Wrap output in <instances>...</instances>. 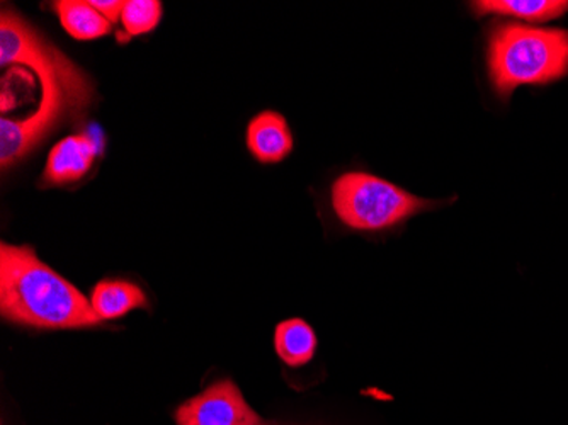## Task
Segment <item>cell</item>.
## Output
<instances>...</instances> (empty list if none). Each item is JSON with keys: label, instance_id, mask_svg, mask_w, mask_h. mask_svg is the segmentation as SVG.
Wrapping results in <instances>:
<instances>
[{"label": "cell", "instance_id": "1", "mask_svg": "<svg viewBox=\"0 0 568 425\" xmlns=\"http://www.w3.org/2000/svg\"><path fill=\"white\" fill-rule=\"evenodd\" d=\"M0 63L28 67L41 84V101L31 117L0 121V168L6 171L30 155L63 118L81 117L94 89L72 60L11 9L0 16Z\"/></svg>", "mask_w": 568, "mask_h": 425}, {"label": "cell", "instance_id": "2", "mask_svg": "<svg viewBox=\"0 0 568 425\" xmlns=\"http://www.w3.org/2000/svg\"><path fill=\"white\" fill-rule=\"evenodd\" d=\"M0 315L41 331L98 327L91 300L44 264L30 245H0Z\"/></svg>", "mask_w": 568, "mask_h": 425}, {"label": "cell", "instance_id": "3", "mask_svg": "<svg viewBox=\"0 0 568 425\" xmlns=\"http://www.w3.org/2000/svg\"><path fill=\"white\" fill-rule=\"evenodd\" d=\"M488 77L504 101L521 85H545L568 75V31L499 22L488 34Z\"/></svg>", "mask_w": 568, "mask_h": 425}, {"label": "cell", "instance_id": "4", "mask_svg": "<svg viewBox=\"0 0 568 425\" xmlns=\"http://www.w3.org/2000/svg\"><path fill=\"white\" fill-rule=\"evenodd\" d=\"M331 201L337 219L361 232L392 229L423 211L446 204V201L424 200L394 182L359 171L335 179Z\"/></svg>", "mask_w": 568, "mask_h": 425}, {"label": "cell", "instance_id": "5", "mask_svg": "<svg viewBox=\"0 0 568 425\" xmlns=\"http://www.w3.org/2000/svg\"><path fill=\"white\" fill-rule=\"evenodd\" d=\"M174 418L178 425H257L261 422L232 380H220L179 405Z\"/></svg>", "mask_w": 568, "mask_h": 425}, {"label": "cell", "instance_id": "6", "mask_svg": "<svg viewBox=\"0 0 568 425\" xmlns=\"http://www.w3.org/2000/svg\"><path fill=\"white\" fill-rule=\"evenodd\" d=\"M98 143L89 133H77L60 140L48 153L43 182L65 185L81 181L94 164Z\"/></svg>", "mask_w": 568, "mask_h": 425}, {"label": "cell", "instance_id": "7", "mask_svg": "<svg viewBox=\"0 0 568 425\" xmlns=\"http://www.w3.org/2000/svg\"><path fill=\"white\" fill-rule=\"evenodd\" d=\"M245 142L251 155L261 164H280L295 146L288 121L276 111L255 114L248 123Z\"/></svg>", "mask_w": 568, "mask_h": 425}, {"label": "cell", "instance_id": "8", "mask_svg": "<svg viewBox=\"0 0 568 425\" xmlns=\"http://www.w3.org/2000/svg\"><path fill=\"white\" fill-rule=\"evenodd\" d=\"M91 305L101 321H116L133 310L146 308L149 300L142 287L130 281L104 280L91 291Z\"/></svg>", "mask_w": 568, "mask_h": 425}, {"label": "cell", "instance_id": "9", "mask_svg": "<svg viewBox=\"0 0 568 425\" xmlns=\"http://www.w3.org/2000/svg\"><path fill=\"white\" fill-rule=\"evenodd\" d=\"M471 12L500 18L523 19L528 22H548L568 12V0H478L471 2Z\"/></svg>", "mask_w": 568, "mask_h": 425}, {"label": "cell", "instance_id": "10", "mask_svg": "<svg viewBox=\"0 0 568 425\" xmlns=\"http://www.w3.org/2000/svg\"><path fill=\"white\" fill-rule=\"evenodd\" d=\"M53 9L59 16L60 26L73 40H98L113 31V24L95 11L91 0H59Z\"/></svg>", "mask_w": 568, "mask_h": 425}, {"label": "cell", "instance_id": "11", "mask_svg": "<svg viewBox=\"0 0 568 425\" xmlns=\"http://www.w3.org/2000/svg\"><path fill=\"white\" fill-rule=\"evenodd\" d=\"M274 350L284 364L292 367L305 366L314 360L317 335L302 318H290L277 324L274 332Z\"/></svg>", "mask_w": 568, "mask_h": 425}, {"label": "cell", "instance_id": "12", "mask_svg": "<svg viewBox=\"0 0 568 425\" xmlns=\"http://www.w3.org/2000/svg\"><path fill=\"white\" fill-rule=\"evenodd\" d=\"M162 4L159 0H124L121 24L128 37H140L158 28L162 19Z\"/></svg>", "mask_w": 568, "mask_h": 425}, {"label": "cell", "instance_id": "13", "mask_svg": "<svg viewBox=\"0 0 568 425\" xmlns=\"http://www.w3.org/2000/svg\"><path fill=\"white\" fill-rule=\"evenodd\" d=\"M95 11L101 12L111 24L121 21V12H123L124 0H91Z\"/></svg>", "mask_w": 568, "mask_h": 425}, {"label": "cell", "instance_id": "14", "mask_svg": "<svg viewBox=\"0 0 568 425\" xmlns=\"http://www.w3.org/2000/svg\"><path fill=\"white\" fill-rule=\"evenodd\" d=\"M257 425H271V424H267V422L261 421L260 424H257Z\"/></svg>", "mask_w": 568, "mask_h": 425}]
</instances>
